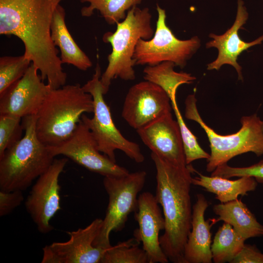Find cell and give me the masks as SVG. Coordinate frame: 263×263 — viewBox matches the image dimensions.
Returning a JSON list of instances; mask_svg holds the SVG:
<instances>
[{
    "mask_svg": "<svg viewBox=\"0 0 263 263\" xmlns=\"http://www.w3.org/2000/svg\"><path fill=\"white\" fill-rule=\"evenodd\" d=\"M62 0H0V34L23 42L25 57L52 89L65 85L67 74L51 39L54 10Z\"/></svg>",
    "mask_w": 263,
    "mask_h": 263,
    "instance_id": "obj_1",
    "label": "cell"
},
{
    "mask_svg": "<svg viewBox=\"0 0 263 263\" xmlns=\"http://www.w3.org/2000/svg\"><path fill=\"white\" fill-rule=\"evenodd\" d=\"M65 10L59 4L55 8L51 25V36L54 45L60 51L62 64L74 66L86 71L93 65L86 54L78 47L71 35L65 22Z\"/></svg>",
    "mask_w": 263,
    "mask_h": 263,
    "instance_id": "obj_19",
    "label": "cell"
},
{
    "mask_svg": "<svg viewBox=\"0 0 263 263\" xmlns=\"http://www.w3.org/2000/svg\"><path fill=\"white\" fill-rule=\"evenodd\" d=\"M32 63L24 75L0 94V114L21 118L37 115L45 97L52 89L45 84Z\"/></svg>",
    "mask_w": 263,
    "mask_h": 263,
    "instance_id": "obj_14",
    "label": "cell"
},
{
    "mask_svg": "<svg viewBox=\"0 0 263 263\" xmlns=\"http://www.w3.org/2000/svg\"><path fill=\"white\" fill-rule=\"evenodd\" d=\"M196 102L195 94L187 96L185 116L188 119L197 122L208 138L211 152L207 159V172H212L218 166L244 153L251 152L257 156L263 155V120L257 113L242 116L241 128L236 132L221 135L204 121L198 111Z\"/></svg>",
    "mask_w": 263,
    "mask_h": 263,
    "instance_id": "obj_6",
    "label": "cell"
},
{
    "mask_svg": "<svg viewBox=\"0 0 263 263\" xmlns=\"http://www.w3.org/2000/svg\"><path fill=\"white\" fill-rule=\"evenodd\" d=\"M67 162L66 158L55 159L48 169L38 178L25 201L27 211L42 234L53 229L50 221L61 208L58 180Z\"/></svg>",
    "mask_w": 263,
    "mask_h": 263,
    "instance_id": "obj_10",
    "label": "cell"
},
{
    "mask_svg": "<svg viewBox=\"0 0 263 263\" xmlns=\"http://www.w3.org/2000/svg\"><path fill=\"white\" fill-rule=\"evenodd\" d=\"M134 219L138 228L134 230L133 235L142 243L149 263H168L169 260L161 247L159 237L160 231L165 230V219L155 195L146 191L138 196Z\"/></svg>",
    "mask_w": 263,
    "mask_h": 263,
    "instance_id": "obj_15",
    "label": "cell"
},
{
    "mask_svg": "<svg viewBox=\"0 0 263 263\" xmlns=\"http://www.w3.org/2000/svg\"><path fill=\"white\" fill-rule=\"evenodd\" d=\"M248 18V13L244 1L238 0L236 19L232 26L221 35L209 34L212 39L207 43L206 48H216L218 54L216 59L207 65L208 70H219L225 64L230 65L235 69L238 79L243 80L242 67L237 62L238 56L250 47L260 44L263 41V35L249 42L240 38L238 31L246 23Z\"/></svg>",
    "mask_w": 263,
    "mask_h": 263,
    "instance_id": "obj_16",
    "label": "cell"
},
{
    "mask_svg": "<svg viewBox=\"0 0 263 263\" xmlns=\"http://www.w3.org/2000/svg\"><path fill=\"white\" fill-rule=\"evenodd\" d=\"M175 64L164 61L154 66H147L143 70L145 80L153 83L163 89L170 99L176 95L178 87L184 84H190L196 78L190 74L175 72Z\"/></svg>",
    "mask_w": 263,
    "mask_h": 263,
    "instance_id": "obj_22",
    "label": "cell"
},
{
    "mask_svg": "<svg viewBox=\"0 0 263 263\" xmlns=\"http://www.w3.org/2000/svg\"><path fill=\"white\" fill-rule=\"evenodd\" d=\"M103 219L96 218L84 228L68 232L70 239L42 248V263H100L107 249L95 247Z\"/></svg>",
    "mask_w": 263,
    "mask_h": 263,
    "instance_id": "obj_13",
    "label": "cell"
},
{
    "mask_svg": "<svg viewBox=\"0 0 263 263\" xmlns=\"http://www.w3.org/2000/svg\"><path fill=\"white\" fill-rule=\"evenodd\" d=\"M101 76V68L97 63L92 78L82 86L84 91L93 97V116L90 118L83 114L81 120L91 132L99 150L113 161L116 162L115 151L119 150L135 162L141 163L145 157L139 146L126 138L113 121L110 107L104 98Z\"/></svg>",
    "mask_w": 263,
    "mask_h": 263,
    "instance_id": "obj_7",
    "label": "cell"
},
{
    "mask_svg": "<svg viewBox=\"0 0 263 263\" xmlns=\"http://www.w3.org/2000/svg\"><path fill=\"white\" fill-rule=\"evenodd\" d=\"M140 244L134 237L118 243L106 250L100 263H149L145 251L139 247Z\"/></svg>",
    "mask_w": 263,
    "mask_h": 263,
    "instance_id": "obj_25",
    "label": "cell"
},
{
    "mask_svg": "<svg viewBox=\"0 0 263 263\" xmlns=\"http://www.w3.org/2000/svg\"><path fill=\"white\" fill-rule=\"evenodd\" d=\"M245 240L230 225L224 223L216 232L211 245L212 261L231 263L243 248Z\"/></svg>",
    "mask_w": 263,
    "mask_h": 263,
    "instance_id": "obj_23",
    "label": "cell"
},
{
    "mask_svg": "<svg viewBox=\"0 0 263 263\" xmlns=\"http://www.w3.org/2000/svg\"><path fill=\"white\" fill-rule=\"evenodd\" d=\"M31 62L24 55L19 56H3L0 58V94L21 78Z\"/></svg>",
    "mask_w": 263,
    "mask_h": 263,
    "instance_id": "obj_27",
    "label": "cell"
},
{
    "mask_svg": "<svg viewBox=\"0 0 263 263\" xmlns=\"http://www.w3.org/2000/svg\"><path fill=\"white\" fill-rule=\"evenodd\" d=\"M192 207L191 228L185 247V263H211L212 224L205 220V213L208 203L202 194L196 195Z\"/></svg>",
    "mask_w": 263,
    "mask_h": 263,
    "instance_id": "obj_18",
    "label": "cell"
},
{
    "mask_svg": "<svg viewBox=\"0 0 263 263\" xmlns=\"http://www.w3.org/2000/svg\"><path fill=\"white\" fill-rule=\"evenodd\" d=\"M158 18L153 36L149 40L139 39L133 59L136 65L154 66L164 61H171L184 68L187 61L200 46L198 37L187 40L176 37L166 23L165 10L157 4Z\"/></svg>",
    "mask_w": 263,
    "mask_h": 263,
    "instance_id": "obj_9",
    "label": "cell"
},
{
    "mask_svg": "<svg viewBox=\"0 0 263 263\" xmlns=\"http://www.w3.org/2000/svg\"><path fill=\"white\" fill-rule=\"evenodd\" d=\"M171 100L158 85L145 80L132 86L125 97L121 115L137 130L171 113Z\"/></svg>",
    "mask_w": 263,
    "mask_h": 263,
    "instance_id": "obj_12",
    "label": "cell"
},
{
    "mask_svg": "<svg viewBox=\"0 0 263 263\" xmlns=\"http://www.w3.org/2000/svg\"><path fill=\"white\" fill-rule=\"evenodd\" d=\"M48 148L54 157L64 155L104 177L120 176L129 173L126 169L100 153L91 132L82 120L69 139L58 146Z\"/></svg>",
    "mask_w": 263,
    "mask_h": 263,
    "instance_id": "obj_11",
    "label": "cell"
},
{
    "mask_svg": "<svg viewBox=\"0 0 263 263\" xmlns=\"http://www.w3.org/2000/svg\"><path fill=\"white\" fill-rule=\"evenodd\" d=\"M24 200L21 190L5 191L0 190V216L3 217L11 213L19 206Z\"/></svg>",
    "mask_w": 263,
    "mask_h": 263,
    "instance_id": "obj_30",
    "label": "cell"
},
{
    "mask_svg": "<svg viewBox=\"0 0 263 263\" xmlns=\"http://www.w3.org/2000/svg\"><path fill=\"white\" fill-rule=\"evenodd\" d=\"M36 115L22 118L24 134L0 158V188L23 191L45 172L55 157L38 138Z\"/></svg>",
    "mask_w": 263,
    "mask_h": 263,
    "instance_id": "obj_4",
    "label": "cell"
},
{
    "mask_svg": "<svg viewBox=\"0 0 263 263\" xmlns=\"http://www.w3.org/2000/svg\"><path fill=\"white\" fill-rule=\"evenodd\" d=\"M22 118L12 114H0V158L23 137Z\"/></svg>",
    "mask_w": 263,
    "mask_h": 263,
    "instance_id": "obj_28",
    "label": "cell"
},
{
    "mask_svg": "<svg viewBox=\"0 0 263 263\" xmlns=\"http://www.w3.org/2000/svg\"><path fill=\"white\" fill-rule=\"evenodd\" d=\"M170 100L172 108L180 128L186 164L190 165L191 162L196 160H207L210 157V154L201 148L196 137L186 124L178 108L176 96H173Z\"/></svg>",
    "mask_w": 263,
    "mask_h": 263,
    "instance_id": "obj_26",
    "label": "cell"
},
{
    "mask_svg": "<svg viewBox=\"0 0 263 263\" xmlns=\"http://www.w3.org/2000/svg\"><path fill=\"white\" fill-rule=\"evenodd\" d=\"M211 176L225 178L249 176L254 178L258 183L263 184V160L245 167H232L227 163L224 164L217 167L211 172Z\"/></svg>",
    "mask_w": 263,
    "mask_h": 263,
    "instance_id": "obj_29",
    "label": "cell"
},
{
    "mask_svg": "<svg viewBox=\"0 0 263 263\" xmlns=\"http://www.w3.org/2000/svg\"><path fill=\"white\" fill-rule=\"evenodd\" d=\"M195 171L199 176L192 177V184L214 194L221 203L237 199L240 195H247L248 192L256 189L258 183L252 177L242 176L233 180L217 176H207Z\"/></svg>",
    "mask_w": 263,
    "mask_h": 263,
    "instance_id": "obj_21",
    "label": "cell"
},
{
    "mask_svg": "<svg viewBox=\"0 0 263 263\" xmlns=\"http://www.w3.org/2000/svg\"><path fill=\"white\" fill-rule=\"evenodd\" d=\"M93 111L92 96L79 84L51 89L36 115L37 136L47 147L58 146L73 134L82 115Z\"/></svg>",
    "mask_w": 263,
    "mask_h": 263,
    "instance_id": "obj_3",
    "label": "cell"
},
{
    "mask_svg": "<svg viewBox=\"0 0 263 263\" xmlns=\"http://www.w3.org/2000/svg\"><path fill=\"white\" fill-rule=\"evenodd\" d=\"M136 132L151 152L175 165H187L179 126L171 113Z\"/></svg>",
    "mask_w": 263,
    "mask_h": 263,
    "instance_id": "obj_17",
    "label": "cell"
},
{
    "mask_svg": "<svg viewBox=\"0 0 263 263\" xmlns=\"http://www.w3.org/2000/svg\"><path fill=\"white\" fill-rule=\"evenodd\" d=\"M147 173L137 171L120 176L104 177L103 184L109 196L106 215L93 245L107 249L112 245V231L122 230L128 216L137 208L138 194L145 185Z\"/></svg>",
    "mask_w": 263,
    "mask_h": 263,
    "instance_id": "obj_8",
    "label": "cell"
},
{
    "mask_svg": "<svg viewBox=\"0 0 263 263\" xmlns=\"http://www.w3.org/2000/svg\"><path fill=\"white\" fill-rule=\"evenodd\" d=\"M88 2V6L81 9L83 17H89L95 10L98 11L105 21L110 25L117 24L126 17L127 12L139 4L142 0H78Z\"/></svg>",
    "mask_w": 263,
    "mask_h": 263,
    "instance_id": "obj_24",
    "label": "cell"
},
{
    "mask_svg": "<svg viewBox=\"0 0 263 263\" xmlns=\"http://www.w3.org/2000/svg\"><path fill=\"white\" fill-rule=\"evenodd\" d=\"M231 263H263V253L256 246L245 244Z\"/></svg>",
    "mask_w": 263,
    "mask_h": 263,
    "instance_id": "obj_31",
    "label": "cell"
},
{
    "mask_svg": "<svg viewBox=\"0 0 263 263\" xmlns=\"http://www.w3.org/2000/svg\"><path fill=\"white\" fill-rule=\"evenodd\" d=\"M213 211L219 216L215 222L223 221L229 224L245 240L263 236V225L241 200L215 205Z\"/></svg>",
    "mask_w": 263,
    "mask_h": 263,
    "instance_id": "obj_20",
    "label": "cell"
},
{
    "mask_svg": "<svg viewBox=\"0 0 263 263\" xmlns=\"http://www.w3.org/2000/svg\"><path fill=\"white\" fill-rule=\"evenodd\" d=\"M151 18L148 8L133 6L126 18L116 24L115 31L103 35V41L110 43L112 49L108 56V66L100 77L104 94L114 79L129 81L135 78L133 67L136 63L133 58L135 47L139 39L149 40L153 37Z\"/></svg>",
    "mask_w": 263,
    "mask_h": 263,
    "instance_id": "obj_5",
    "label": "cell"
},
{
    "mask_svg": "<svg viewBox=\"0 0 263 263\" xmlns=\"http://www.w3.org/2000/svg\"><path fill=\"white\" fill-rule=\"evenodd\" d=\"M150 156L156 170L155 196L165 222L160 244L169 261L185 263V247L191 228L190 192L193 168L189 165H175L152 152Z\"/></svg>",
    "mask_w": 263,
    "mask_h": 263,
    "instance_id": "obj_2",
    "label": "cell"
}]
</instances>
